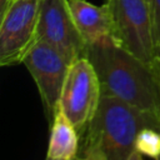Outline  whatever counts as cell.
<instances>
[{"label":"cell","mask_w":160,"mask_h":160,"mask_svg":"<svg viewBox=\"0 0 160 160\" xmlns=\"http://www.w3.org/2000/svg\"><path fill=\"white\" fill-rule=\"evenodd\" d=\"M151 68L158 78V80L160 81V42H158L155 45V50H154V56H152V61H151Z\"/></svg>","instance_id":"obj_12"},{"label":"cell","mask_w":160,"mask_h":160,"mask_svg":"<svg viewBox=\"0 0 160 160\" xmlns=\"http://www.w3.org/2000/svg\"><path fill=\"white\" fill-rule=\"evenodd\" d=\"M114 41L146 64H151L155 40L148 0H106Z\"/></svg>","instance_id":"obj_3"},{"label":"cell","mask_w":160,"mask_h":160,"mask_svg":"<svg viewBox=\"0 0 160 160\" xmlns=\"http://www.w3.org/2000/svg\"><path fill=\"white\" fill-rule=\"evenodd\" d=\"M40 0H12L0 24V68L22 62L38 41Z\"/></svg>","instance_id":"obj_5"},{"label":"cell","mask_w":160,"mask_h":160,"mask_svg":"<svg viewBox=\"0 0 160 160\" xmlns=\"http://www.w3.org/2000/svg\"><path fill=\"white\" fill-rule=\"evenodd\" d=\"M36 38L56 49L69 64L84 56L86 49L68 0H40Z\"/></svg>","instance_id":"obj_7"},{"label":"cell","mask_w":160,"mask_h":160,"mask_svg":"<svg viewBox=\"0 0 160 160\" xmlns=\"http://www.w3.org/2000/svg\"><path fill=\"white\" fill-rule=\"evenodd\" d=\"M135 150L151 159L160 156V131L152 128H144L135 140Z\"/></svg>","instance_id":"obj_10"},{"label":"cell","mask_w":160,"mask_h":160,"mask_svg":"<svg viewBox=\"0 0 160 160\" xmlns=\"http://www.w3.org/2000/svg\"><path fill=\"white\" fill-rule=\"evenodd\" d=\"M101 89L92 64L81 56L72 61L62 86L60 109L82 134L99 106Z\"/></svg>","instance_id":"obj_4"},{"label":"cell","mask_w":160,"mask_h":160,"mask_svg":"<svg viewBox=\"0 0 160 160\" xmlns=\"http://www.w3.org/2000/svg\"><path fill=\"white\" fill-rule=\"evenodd\" d=\"M155 160H160V156H159V158H158V159H155Z\"/></svg>","instance_id":"obj_18"},{"label":"cell","mask_w":160,"mask_h":160,"mask_svg":"<svg viewBox=\"0 0 160 160\" xmlns=\"http://www.w3.org/2000/svg\"><path fill=\"white\" fill-rule=\"evenodd\" d=\"M129 160H144V159H142V155H141L139 151H136V150H135V151L131 154V156H130V159H129Z\"/></svg>","instance_id":"obj_14"},{"label":"cell","mask_w":160,"mask_h":160,"mask_svg":"<svg viewBox=\"0 0 160 160\" xmlns=\"http://www.w3.org/2000/svg\"><path fill=\"white\" fill-rule=\"evenodd\" d=\"M22 64L36 84L46 118L52 121L60 106V96L70 64L56 49L40 40L26 54Z\"/></svg>","instance_id":"obj_6"},{"label":"cell","mask_w":160,"mask_h":160,"mask_svg":"<svg viewBox=\"0 0 160 160\" xmlns=\"http://www.w3.org/2000/svg\"><path fill=\"white\" fill-rule=\"evenodd\" d=\"M74 22L88 44L114 40L112 24L106 4L98 6L86 0H68Z\"/></svg>","instance_id":"obj_8"},{"label":"cell","mask_w":160,"mask_h":160,"mask_svg":"<svg viewBox=\"0 0 160 160\" xmlns=\"http://www.w3.org/2000/svg\"><path fill=\"white\" fill-rule=\"evenodd\" d=\"M144 128L160 131V116L101 95L96 112L81 134V155L88 160H129Z\"/></svg>","instance_id":"obj_2"},{"label":"cell","mask_w":160,"mask_h":160,"mask_svg":"<svg viewBox=\"0 0 160 160\" xmlns=\"http://www.w3.org/2000/svg\"><path fill=\"white\" fill-rule=\"evenodd\" d=\"M4 14H5V12H4ZM4 14H2L1 16H0V24H1V20H2V16H4Z\"/></svg>","instance_id":"obj_16"},{"label":"cell","mask_w":160,"mask_h":160,"mask_svg":"<svg viewBox=\"0 0 160 160\" xmlns=\"http://www.w3.org/2000/svg\"><path fill=\"white\" fill-rule=\"evenodd\" d=\"M75 160H88V159H84V158H81V159H75Z\"/></svg>","instance_id":"obj_17"},{"label":"cell","mask_w":160,"mask_h":160,"mask_svg":"<svg viewBox=\"0 0 160 160\" xmlns=\"http://www.w3.org/2000/svg\"><path fill=\"white\" fill-rule=\"evenodd\" d=\"M79 131L59 108L51 121L48 158L75 160L79 152Z\"/></svg>","instance_id":"obj_9"},{"label":"cell","mask_w":160,"mask_h":160,"mask_svg":"<svg viewBox=\"0 0 160 160\" xmlns=\"http://www.w3.org/2000/svg\"><path fill=\"white\" fill-rule=\"evenodd\" d=\"M151 21H152V32L155 44L160 42V0H148Z\"/></svg>","instance_id":"obj_11"},{"label":"cell","mask_w":160,"mask_h":160,"mask_svg":"<svg viewBox=\"0 0 160 160\" xmlns=\"http://www.w3.org/2000/svg\"><path fill=\"white\" fill-rule=\"evenodd\" d=\"M11 1L12 0H0V16L8 10L9 5L11 4Z\"/></svg>","instance_id":"obj_13"},{"label":"cell","mask_w":160,"mask_h":160,"mask_svg":"<svg viewBox=\"0 0 160 160\" xmlns=\"http://www.w3.org/2000/svg\"><path fill=\"white\" fill-rule=\"evenodd\" d=\"M45 160H61V159H52V158H48V156H46Z\"/></svg>","instance_id":"obj_15"},{"label":"cell","mask_w":160,"mask_h":160,"mask_svg":"<svg viewBox=\"0 0 160 160\" xmlns=\"http://www.w3.org/2000/svg\"><path fill=\"white\" fill-rule=\"evenodd\" d=\"M84 56L98 74L101 95L114 96L160 116V81L151 65L126 51L114 40L88 44Z\"/></svg>","instance_id":"obj_1"}]
</instances>
